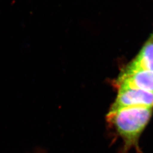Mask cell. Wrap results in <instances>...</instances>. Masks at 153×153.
Segmentation results:
<instances>
[{
    "label": "cell",
    "instance_id": "obj_1",
    "mask_svg": "<svg viewBox=\"0 0 153 153\" xmlns=\"http://www.w3.org/2000/svg\"><path fill=\"white\" fill-rule=\"evenodd\" d=\"M153 108L126 107L109 110L107 119L114 126L126 149L137 146L138 139L152 115Z\"/></svg>",
    "mask_w": 153,
    "mask_h": 153
},
{
    "label": "cell",
    "instance_id": "obj_2",
    "mask_svg": "<svg viewBox=\"0 0 153 153\" xmlns=\"http://www.w3.org/2000/svg\"><path fill=\"white\" fill-rule=\"evenodd\" d=\"M118 94L110 110L126 107L153 108V93L126 86L118 87Z\"/></svg>",
    "mask_w": 153,
    "mask_h": 153
},
{
    "label": "cell",
    "instance_id": "obj_3",
    "mask_svg": "<svg viewBox=\"0 0 153 153\" xmlns=\"http://www.w3.org/2000/svg\"><path fill=\"white\" fill-rule=\"evenodd\" d=\"M117 87L126 86L153 93V72L126 68L117 79Z\"/></svg>",
    "mask_w": 153,
    "mask_h": 153
},
{
    "label": "cell",
    "instance_id": "obj_4",
    "mask_svg": "<svg viewBox=\"0 0 153 153\" xmlns=\"http://www.w3.org/2000/svg\"><path fill=\"white\" fill-rule=\"evenodd\" d=\"M126 68L153 72V35L144 45L137 57Z\"/></svg>",
    "mask_w": 153,
    "mask_h": 153
}]
</instances>
